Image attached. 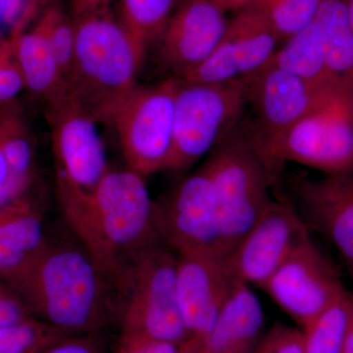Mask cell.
<instances>
[{
  "label": "cell",
  "instance_id": "1",
  "mask_svg": "<svg viewBox=\"0 0 353 353\" xmlns=\"http://www.w3.org/2000/svg\"><path fill=\"white\" fill-rule=\"evenodd\" d=\"M57 190L70 226L117 294L130 262L162 241L155 223V202L143 176L130 169L109 170L92 192Z\"/></svg>",
  "mask_w": 353,
  "mask_h": 353
},
{
  "label": "cell",
  "instance_id": "2",
  "mask_svg": "<svg viewBox=\"0 0 353 353\" xmlns=\"http://www.w3.org/2000/svg\"><path fill=\"white\" fill-rule=\"evenodd\" d=\"M7 285L32 317L74 336L105 331L117 294L83 248L48 243Z\"/></svg>",
  "mask_w": 353,
  "mask_h": 353
},
{
  "label": "cell",
  "instance_id": "3",
  "mask_svg": "<svg viewBox=\"0 0 353 353\" xmlns=\"http://www.w3.org/2000/svg\"><path fill=\"white\" fill-rule=\"evenodd\" d=\"M75 39L74 94L97 123L110 125L143 63L125 31L116 0H70Z\"/></svg>",
  "mask_w": 353,
  "mask_h": 353
},
{
  "label": "cell",
  "instance_id": "4",
  "mask_svg": "<svg viewBox=\"0 0 353 353\" xmlns=\"http://www.w3.org/2000/svg\"><path fill=\"white\" fill-rule=\"evenodd\" d=\"M176 259L163 241L139 252L117 289L120 338L182 345L192 338L179 308Z\"/></svg>",
  "mask_w": 353,
  "mask_h": 353
},
{
  "label": "cell",
  "instance_id": "5",
  "mask_svg": "<svg viewBox=\"0 0 353 353\" xmlns=\"http://www.w3.org/2000/svg\"><path fill=\"white\" fill-rule=\"evenodd\" d=\"M214 185L226 255L273 201V179L248 138L245 120L211 150L203 165Z\"/></svg>",
  "mask_w": 353,
  "mask_h": 353
},
{
  "label": "cell",
  "instance_id": "6",
  "mask_svg": "<svg viewBox=\"0 0 353 353\" xmlns=\"http://www.w3.org/2000/svg\"><path fill=\"white\" fill-rule=\"evenodd\" d=\"M248 105L243 80L222 83L181 81L174 111L173 146L167 170L190 168L234 129Z\"/></svg>",
  "mask_w": 353,
  "mask_h": 353
},
{
  "label": "cell",
  "instance_id": "7",
  "mask_svg": "<svg viewBox=\"0 0 353 353\" xmlns=\"http://www.w3.org/2000/svg\"><path fill=\"white\" fill-rule=\"evenodd\" d=\"M180 85L176 77L154 85L138 83L113 114L110 125L117 132L125 161L143 178L168 167Z\"/></svg>",
  "mask_w": 353,
  "mask_h": 353
},
{
  "label": "cell",
  "instance_id": "8",
  "mask_svg": "<svg viewBox=\"0 0 353 353\" xmlns=\"http://www.w3.org/2000/svg\"><path fill=\"white\" fill-rule=\"evenodd\" d=\"M259 155L276 187L285 162L326 175L353 171V99L338 97L309 114Z\"/></svg>",
  "mask_w": 353,
  "mask_h": 353
},
{
  "label": "cell",
  "instance_id": "9",
  "mask_svg": "<svg viewBox=\"0 0 353 353\" xmlns=\"http://www.w3.org/2000/svg\"><path fill=\"white\" fill-rule=\"evenodd\" d=\"M243 80L255 114L254 119L245 120L246 132L259 154L299 121L345 97L269 64Z\"/></svg>",
  "mask_w": 353,
  "mask_h": 353
},
{
  "label": "cell",
  "instance_id": "10",
  "mask_svg": "<svg viewBox=\"0 0 353 353\" xmlns=\"http://www.w3.org/2000/svg\"><path fill=\"white\" fill-rule=\"evenodd\" d=\"M57 164V188L92 192L108 173L97 121L75 94L46 106Z\"/></svg>",
  "mask_w": 353,
  "mask_h": 353
},
{
  "label": "cell",
  "instance_id": "11",
  "mask_svg": "<svg viewBox=\"0 0 353 353\" xmlns=\"http://www.w3.org/2000/svg\"><path fill=\"white\" fill-rule=\"evenodd\" d=\"M161 240L179 253L201 252L226 259L214 185L203 166L155 202Z\"/></svg>",
  "mask_w": 353,
  "mask_h": 353
},
{
  "label": "cell",
  "instance_id": "12",
  "mask_svg": "<svg viewBox=\"0 0 353 353\" xmlns=\"http://www.w3.org/2000/svg\"><path fill=\"white\" fill-rule=\"evenodd\" d=\"M308 236L292 202L279 194L225 259L227 270L236 282L262 288Z\"/></svg>",
  "mask_w": 353,
  "mask_h": 353
},
{
  "label": "cell",
  "instance_id": "13",
  "mask_svg": "<svg viewBox=\"0 0 353 353\" xmlns=\"http://www.w3.org/2000/svg\"><path fill=\"white\" fill-rule=\"evenodd\" d=\"M261 289L303 328L345 288L333 265L308 236Z\"/></svg>",
  "mask_w": 353,
  "mask_h": 353
},
{
  "label": "cell",
  "instance_id": "14",
  "mask_svg": "<svg viewBox=\"0 0 353 353\" xmlns=\"http://www.w3.org/2000/svg\"><path fill=\"white\" fill-rule=\"evenodd\" d=\"M280 43L262 14L253 6L246 7L230 21L224 38L210 57L180 80L199 83L243 80L264 68Z\"/></svg>",
  "mask_w": 353,
  "mask_h": 353
},
{
  "label": "cell",
  "instance_id": "15",
  "mask_svg": "<svg viewBox=\"0 0 353 353\" xmlns=\"http://www.w3.org/2000/svg\"><path fill=\"white\" fill-rule=\"evenodd\" d=\"M289 188V199L306 226L333 245L353 275V171L322 179L296 175Z\"/></svg>",
  "mask_w": 353,
  "mask_h": 353
},
{
  "label": "cell",
  "instance_id": "16",
  "mask_svg": "<svg viewBox=\"0 0 353 353\" xmlns=\"http://www.w3.org/2000/svg\"><path fill=\"white\" fill-rule=\"evenodd\" d=\"M230 21L211 0H176L158 34V57L176 78L203 63L224 38Z\"/></svg>",
  "mask_w": 353,
  "mask_h": 353
},
{
  "label": "cell",
  "instance_id": "17",
  "mask_svg": "<svg viewBox=\"0 0 353 353\" xmlns=\"http://www.w3.org/2000/svg\"><path fill=\"white\" fill-rule=\"evenodd\" d=\"M224 257L209 253H179L176 290L179 308L192 338L212 328L236 285Z\"/></svg>",
  "mask_w": 353,
  "mask_h": 353
},
{
  "label": "cell",
  "instance_id": "18",
  "mask_svg": "<svg viewBox=\"0 0 353 353\" xmlns=\"http://www.w3.org/2000/svg\"><path fill=\"white\" fill-rule=\"evenodd\" d=\"M264 313L250 285L236 283L212 328L181 345L182 353H248L263 334Z\"/></svg>",
  "mask_w": 353,
  "mask_h": 353
},
{
  "label": "cell",
  "instance_id": "19",
  "mask_svg": "<svg viewBox=\"0 0 353 353\" xmlns=\"http://www.w3.org/2000/svg\"><path fill=\"white\" fill-rule=\"evenodd\" d=\"M37 0H29L13 24L10 41L25 87L46 105L71 94L65 85L50 41L34 21Z\"/></svg>",
  "mask_w": 353,
  "mask_h": 353
},
{
  "label": "cell",
  "instance_id": "20",
  "mask_svg": "<svg viewBox=\"0 0 353 353\" xmlns=\"http://www.w3.org/2000/svg\"><path fill=\"white\" fill-rule=\"evenodd\" d=\"M48 245L43 216L26 194L0 208V280L19 275Z\"/></svg>",
  "mask_w": 353,
  "mask_h": 353
},
{
  "label": "cell",
  "instance_id": "21",
  "mask_svg": "<svg viewBox=\"0 0 353 353\" xmlns=\"http://www.w3.org/2000/svg\"><path fill=\"white\" fill-rule=\"evenodd\" d=\"M314 22L334 85L353 99V34L347 0H321Z\"/></svg>",
  "mask_w": 353,
  "mask_h": 353
},
{
  "label": "cell",
  "instance_id": "22",
  "mask_svg": "<svg viewBox=\"0 0 353 353\" xmlns=\"http://www.w3.org/2000/svg\"><path fill=\"white\" fill-rule=\"evenodd\" d=\"M268 64L316 87L341 94L330 75L321 37L315 22L285 41L284 46L278 48Z\"/></svg>",
  "mask_w": 353,
  "mask_h": 353
},
{
  "label": "cell",
  "instance_id": "23",
  "mask_svg": "<svg viewBox=\"0 0 353 353\" xmlns=\"http://www.w3.org/2000/svg\"><path fill=\"white\" fill-rule=\"evenodd\" d=\"M0 152L6 158L14 185L25 194L31 185L34 146L15 99L0 103Z\"/></svg>",
  "mask_w": 353,
  "mask_h": 353
},
{
  "label": "cell",
  "instance_id": "24",
  "mask_svg": "<svg viewBox=\"0 0 353 353\" xmlns=\"http://www.w3.org/2000/svg\"><path fill=\"white\" fill-rule=\"evenodd\" d=\"M353 320V294L347 289L301 328L305 353H341Z\"/></svg>",
  "mask_w": 353,
  "mask_h": 353
},
{
  "label": "cell",
  "instance_id": "25",
  "mask_svg": "<svg viewBox=\"0 0 353 353\" xmlns=\"http://www.w3.org/2000/svg\"><path fill=\"white\" fill-rule=\"evenodd\" d=\"M34 21L50 41L65 85L74 94L75 39L70 14L65 10L60 0H37Z\"/></svg>",
  "mask_w": 353,
  "mask_h": 353
},
{
  "label": "cell",
  "instance_id": "26",
  "mask_svg": "<svg viewBox=\"0 0 353 353\" xmlns=\"http://www.w3.org/2000/svg\"><path fill=\"white\" fill-rule=\"evenodd\" d=\"M121 23L143 61L148 46L173 12L176 0H116Z\"/></svg>",
  "mask_w": 353,
  "mask_h": 353
},
{
  "label": "cell",
  "instance_id": "27",
  "mask_svg": "<svg viewBox=\"0 0 353 353\" xmlns=\"http://www.w3.org/2000/svg\"><path fill=\"white\" fill-rule=\"evenodd\" d=\"M320 2L321 0H259L252 6L282 41L314 22Z\"/></svg>",
  "mask_w": 353,
  "mask_h": 353
},
{
  "label": "cell",
  "instance_id": "28",
  "mask_svg": "<svg viewBox=\"0 0 353 353\" xmlns=\"http://www.w3.org/2000/svg\"><path fill=\"white\" fill-rule=\"evenodd\" d=\"M70 336L34 317L0 328V353H41Z\"/></svg>",
  "mask_w": 353,
  "mask_h": 353
},
{
  "label": "cell",
  "instance_id": "29",
  "mask_svg": "<svg viewBox=\"0 0 353 353\" xmlns=\"http://www.w3.org/2000/svg\"><path fill=\"white\" fill-rule=\"evenodd\" d=\"M25 87L10 39L0 36V103L13 101Z\"/></svg>",
  "mask_w": 353,
  "mask_h": 353
},
{
  "label": "cell",
  "instance_id": "30",
  "mask_svg": "<svg viewBox=\"0 0 353 353\" xmlns=\"http://www.w3.org/2000/svg\"><path fill=\"white\" fill-rule=\"evenodd\" d=\"M248 353H305L301 329L276 324Z\"/></svg>",
  "mask_w": 353,
  "mask_h": 353
},
{
  "label": "cell",
  "instance_id": "31",
  "mask_svg": "<svg viewBox=\"0 0 353 353\" xmlns=\"http://www.w3.org/2000/svg\"><path fill=\"white\" fill-rule=\"evenodd\" d=\"M41 353H108L104 331L74 334L52 343Z\"/></svg>",
  "mask_w": 353,
  "mask_h": 353
},
{
  "label": "cell",
  "instance_id": "32",
  "mask_svg": "<svg viewBox=\"0 0 353 353\" xmlns=\"http://www.w3.org/2000/svg\"><path fill=\"white\" fill-rule=\"evenodd\" d=\"M32 317L25 304L6 283L0 280V328Z\"/></svg>",
  "mask_w": 353,
  "mask_h": 353
},
{
  "label": "cell",
  "instance_id": "33",
  "mask_svg": "<svg viewBox=\"0 0 353 353\" xmlns=\"http://www.w3.org/2000/svg\"><path fill=\"white\" fill-rule=\"evenodd\" d=\"M116 353H181V345L141 338H120Z\"/></svg>",
  "mask_w": 353,
  "mask_h": 353
},
{
  "label": "cell",
  "instance_id": "34",
  "mask_svg": "<svg viewBox=\"0 0 353 353\" xmlns=\"http://www.w3.org/2000/svg\"><path fill=\"white\" fill-rule=\"evenodd\" d=\"M22 196L14 185L6 158L0 152V208Z\"/></svg>",
  "mask_w": 353,
  "mask_h": 353
},
{
  "label": "cell",
  "instance_id": "35",
  "mask_svg": "<svg viewBox=\"0 0 353 353\" xmlns=\"http://www.w3.org/2000/svg\"><path fill=\"white\" fill-rule=\"evenodd\" d=\"M29 0H0V17L8 24H14L20 17Z\"/></svg>",
  "mask_w": 353,
  "mask_h": 353
},
{
  "label": "cell",
  "instance_id": "36",
  "mask_svg": "<svg viewBox=\"0 0 353 353\" xmlns=\"http://www.w3.org/2000/svg\"><path fill=\"white\" fill-rule=\"evenodd\" d=\"M214 2L216 6L219 7L221 10L224 11L225 13L234 11V12H239L243 10L246 7L252 6L255 2L259 0H211Z\"/></svg>",
  "mask_w": 353,
  "mask_h": 353
},
{
  "label": "cell",
  "instance_id": "37",
  "mask_svg": "<svg viewBox=\"0 0 353 353\" xmlns=\"http://www.w3.org/2000/svg\"><path fill=\"white\" fill-rule=\"evenodd\" d=\"M341 353H353V320L350 331H348L345 347H343V352Z\"/></svg>",
  "mask_w": 353,
  "mask_h": 353
},
{
  "label": "cell",
  "instance_id": "38",
  "mask_svg": "<svg viewBox=\"0 0 353 353\" xmlns=\"http://www.w3.org/2000/svg\"><path fill=\"white\" fill-rule=\"evenodd\" d=\"M347 15L353 34V0H347Z\"/></svg>",
  "mask_w": 353,
  "mask_h": 353
},
{
  "label": "cell",
  "instance_id": "39",
  "mask_svg": "<svg viewBox=\"0 0 353 353\" xmlns=\"http://www.w3.org/2000/svg\"><path fill=\"white\" fill-rule=\"evenodd\" d=\"M181 353H182V350H181Z\"/></svg>",
  "mask_w": 353,
  "mask_h": 353
}]
</instances>
